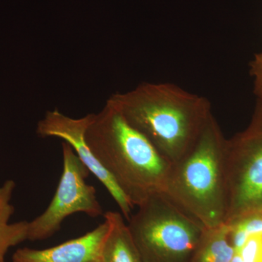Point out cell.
<instances>
[{"label": "cell", "instance_id": "6da1fadb", "mask_svg": "<svg viewBox=\"0 0 262 262\" xmlns=\"http://www.w3.org/2000/svg\"><path fill=\"white\" fill-rule=\"evenodd\" d=\"M106 103L171 164L192 149L213 115L206 98L167 82H144Z\"/></svg>", "mask_w": 262, "mask_h": 262}, {"label": "cell", "instance_id": "7a4b0ae2", "mask_svg": "<svg viewBox=\"0 0 262 262\" xmlns=\"http://www.w3.org/2000/svg\"><path fill=\"white\" fill-rule=\"evenodd\" d=\"M84 139L134 208L165 192L171 163L108 103L93 115Z\"/></svg>", "mask_w": 262, "mask_h": 262}, {"label": "cell", "instance_id": "3957f363", "mask_svg": "<svg viewBox=\"0 0 262 262\" xmlns=\"http://www.w3.org/2000/svg\"><path fill=\"white\" fill-rule=\"evenodd\" d=\"M226 142L212 115L192 149L171 164L164 192L204 228L225 224Z\"/></svg>", "mask_w": 262, "mask_h": 262}, {"label": "cell", "instance_id": "277c9868", "mask_svg": "<svg viewBox=\"0 0 262 262\" xmlns=\"http://www.w3.org/2000/svg\"><path fill=\"white\" fill-rule=\"evenodd\" d=\"M137 208L127 225L142 262H190L204 227L164 193Z\"/></svg>", "mask_w": 262, "mask_h": 262}, {"label": "cell", "instance_id": "5b68a950", "mask_svg": "<svg viewBox=\"0 0 262 262\" xmlns=\"http://www.w3.org/2000/svg\"><path fill=\"white\" fill-rule=\"evenodd\" d=\"M225 172V224L262 213V101L247 130L227 139Z\"/></svg>", "mask_w": 262, "mask_h": 262}, {"label": "cell", "instance_id": "8992f818", "mask_svg": "<svg viewBox=\"0 0 262 262\" xmlns=\"http://www.w3.org/2000/svg\"><path fill=\"white\" fill-rule=\"evenodd\" d=\"M63 171L56 192L43 213L29 222L27 239L49 238L61 228L63 221L74 213H83L92 218L104 214L94 186L85 179L91 173L67 143L62 144Z\"/></svg>", "mask_w": 262, "mask_h": 262}, {"label": "cell", "instance_id": "52a82bcc", "mask_svg": "<svg viewBox=\"0 0 262 262\" xmlns=\"http://www.w3.org/2000/svg\"><path fill=\"white\" fill-rule=\"evenodd\" d=\"M93 115L89 114L80 118H73L58 110L46 112L45 116L38 122L37 134L42 138H58L70 144L91 173L94 174L107 189L124 218L128 221L132 215L134 206L111 176L96 159L84 139V134L92 120Z\"/></svg>", "mask_w": 262, "mask_h": 262}, {"label": "cell", "instance_id": "ba28073f", "mask_svg": "<svg viewBox=\"0 0 262 262\" xmlns=\"http://www.w3.org/2000/svg\"><path fill=\"white\" fill-rule=\"evenodd\" d=\"M108 230L106 222L81 237L46 248H20L13 262H94L99 258L101 245Z\"/></svg>", "mask_w": 262, "mask_h": 262}, {"label": "cell", "instance_id": "9c48e42d", "mask_svg": "<svg viewBox=\"0 0 262 262\" xmlns=\"http://www.w3.org/2000/svg\"><path fill=\"white\" fill-rule=\"evenodd\" d=\"M108 230L100 250V262H142L140 253L122 213L107 211L103 214Z\"/></svg>", "mask_w": 262, "mask_h": 262}, {"label": "cell", "instance_id": "30bf717a", "mask_svg": "<svg viewBox=\"0 0 262 262\" xmlns=\"http://www.w3.org/2000/svg\"><path fill=\"white\" fill-rule=\"evenodd\" d=\"M15 188L13 180H7L0 186V261H5V254L10 248L27 239L29 222L10 223L14 213L11 201Z\"/></svg>", "mask_w": 262, "mask_h": 262}, {"label": "cell", "instance_id": "8fae6325", "mask_svg": "<svg viewBox=\"0 0 262 262\" xmlns=\"http://www.w3.org/2000/svg\"><path fill=\"white\" fill-rule=\"evenodd\" d=\"M230 226L227 224L205 228L190 262H230L235 251L229 242Z\"/></svg>", "mask_w": 262, "mask_h": 262}, {"label": "cell", "instance_id": "7c38bea8", "mask_svg": "<svg viewBox=\"0 0 262 262\" xmlns=\"http://www.w3.org/2000/svg\"><path fill=\"white\" fill-rule=\"evenodd\" d=\"M238 253L244 262H262V233L250 235Z\"/></svg>", "mask_w": 262, "mask_h": 262}, {"label": "cell", "instance_id": "4fadbf2b", "mask_svg": "<svg viewBox=\"0 0 262 262\" xmlns=\"http://www.w3.org/2000/svg\"><path fill=\"white\" fill-rule=\"evenodd\" d=\"M227 225H234L244 229L248 236L252 234L262 233V213L252 214L235 221L233 223Z\"/></svg>", "mask_w": 262, "mask_h": 262}, {"label": "cell", "instance_id": "5bb4252c", "mask_svg": "<svg viewBox=\"0 0 262 262\" xmlns=\"http://www.w3.org/2000/svg\"><path fill=\"white\" fill-rule=\"evenodd\" d=\"M252 75L255 77V85L256 93L262 98V68L252 63Z\"/></svg>", "mask_w": 262, "mask_h": 262}, {"label": "cell", "instance_id": "9a60e30c", "mask_svg": "<svg viewBox=\"0 0 262 262\" xmlns=\"http://www.w3.org/2000/svg\"><path fill=\"white\" fill-rule=\"evenodd\" d=\"M254 64L258 66V67L262 68V53L258 54L256 58H255V61L253 62Z\"/></svg>", "mask_w": 262, "mask_h": 262}, {"label": "cell", "instance_id": "2e32d148", "mask_svg": "<svg viewBox=\"0 0 262 262\" xmlns=\"http://www.w3.org/2000/svg\"><path fill=\"white\" fill-rule=\"evenodd\" d=\"M230 262H244L243 258L241 257V255L238 253H235L234 257L232 258V261Z\"/></svg>", "mask_w": 262, "mask_h": 262}, {"label": "cell", "instance_id": "e0dca14e", "mask_svg": "<svg viewBox=\"0 0 262 262\" xmlns=\"http://www.w3.org/2000/svg\"><path fill=\"white\" fill-rule=\"evenodd\" d=\"M94 262H100V261H99V260H97V261H95Z\"/></svg>", "mask_w": 262, "mask_h": 262}, {"label": "cell", "instance_id": "ac0fdd59", "mask_svg": "<svg viewBox=\"0 0 262 262\" xmlns=\"http://www.w3.org/2000/svg\"><path fill=\"white\" fill-rule=\"evenodd\" d=\"M0 262H5V261H0Z\"/></svg>", "mask_w": 262, "mask_h": 262}]
</instances>
